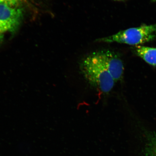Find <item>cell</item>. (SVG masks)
I'll use <instances>...</instances> for the list:
<instances>
[{"instance_id":"cell-1","label":"cell","mask_w":156,"mask_h":156,"mask_svg":"<svg viewBox=\"0 0 156 156\" xmlns=\"http://www.w3.org/2000/svg\"><path fill=\"white\" fill-rule=\"evenodd\" d=\"M84 77L90 84L107 94L114 87L115 81L101 60L98 52L86 58L81 64Z\"/></svg>"},{"instance_id":"cell-2","label":"cell","mask_w":156,"mask_h":156,"mask_svg":"<svg viewBox=\"0 0 156 156\" xmlns=\"http://www.w3.org/2000/svg\"><path fill=\"white\" fill-rule=\"evenodd\" d=\"M156 38V24H144L137 27L120 31L107 37L98 39V42L126 44L131 45L142 44Z\"/></svg>"},{"instance_id":"cell-3","label":"cell","mask_w":156,"mask_h":156,"mask_svg":"<svg viewBox=\"0 0 156 156\" xmlns=\"http://www.w3.org/2000/svg\"><path fill=\"white\" fill-rule=\"evenodd\" d=\"M23 17L21 10L5 4H0V34L15 31Z\"/></svg>"},{"instance_id":"cell-4","label":"cell","mask_w":156,"mask_h":156,"mask_svg":"<svg viewBox=\"0 0 156 156\" xmlns=\"http://www.w3.org/2000/svg\"><path fill=\"white\" fill-rule=\"evenodd\" d=\"M98 52L115 82L121 80L123 76L124 67L120 58L111 51H101Z\"/></svg>"},{"instance_id":"cell-5","label":"cell","mask_w":156,"mask_h":156,"mask_svg":"<svg viewBox=\"0 0 156 156\" xmlns=\"http://www.w3.org/2000/svg\"><path fill=\"white\" fill-rule=\"evenodd\" d=\"M136 55L144 61L154 67L156 66V48L141 46L136 48Z\"/></svg>"},{"instance_id":"cell-6","label":"cell","mask_w":156,"mask_h":156,"mask_svg":"<svg viewBox=\"0 0 156 156\" xmlns=\"http://www.w3.org/2000/svg\"><path fill=\"white\" fill-rule=\"evenodd\" d=\"M146 156H156V134L150 136L145 151Z\"/></svg>"},{"instance_id":"cell-7","label":"cell","mask_w":156,"mask_h":156,"mask_svg":"<svg viewBox=\"0 0 156 156\" xmlns=\"http://www.w3.org/2000/svg\"><path fill=\"white\" fill-rule=\"evenodd\" d=\"M26 0H0V4H5L9 5H17Z\"/></svg>"},{"instance_id":"cell-8","label":"cell","mask_w":156,"mask_h":156,"mask_svg":"<svg viewBox=\"0 0 156 156\" xmlns=\"http://www.w3.org/2000/svg\"><path fill=\"white\" fill-rule=\"evenodd\" d=\"M153 2H156V0H153Z\"/></svg>"},{"instance_id":"cell-9","label":"cell","mask_w":156,"mask_h":156,"mask_svg":"<svg viewBox=\"0 0 156 156\" xmlns=\"http://www.w3.org/2000/svg\"><path fill=\"white\" fill-rule=\"evenodd\" d=\"M118 1H122V0H118Z\"/></svg>"}]
</instances>
